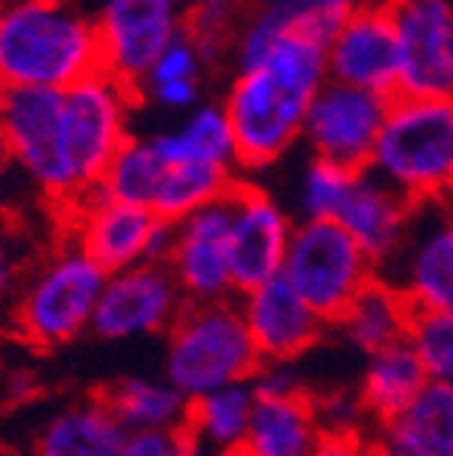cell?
<instances>
[{
    "mask_svg": "<svg viewBox=\"0 0 453 456\" xmlns=\"http://www.w3.org/2000/svg\"><path fill=\"white\" fill-rule=\"evenodd\" d=\"M326 83V45L285 32L257 61L232 67L222 108L232 121L241 178H260L301 146L305 114Z\"/></svg>",
    "mask_w": 453,
    "mask_h": 456,
    "instance_id": "obj_1",
    "label": "cell"
},
{
    "mask_svg": "<svg viewBox=\"0 0 453 456\" xmlns=\"http://www.w3.org/2000/svg\"><path fill=\"white\" fill-rule=\"evenodd\" d=\"M95 70L99 28L77 0H0V93H61Z\"/></svg>",
    "mask_w": 453,
    "mask_h": 456,
    "instance_id": "obj_2",
    "label": "cell"
},
{
    "mask_svg": "<svg viewBox=\"0 0 453 456\" xmlns=\"http://www.w3.org/2000/svg\"><path fill=\"white\" fill-rule=\"evenodd\" d=\"M105 279L108 273L93 256L61 238L16 285L7 307L13 336L32 352H57L89 336Z\"/></svg>",
    "mask_w": 453,
    "mask_h": 456,
    "instance_id": "obj_3",
    "label": "cell"
},
{
    "mask_svg": "<svg viewBox=\"0 0 453 456\" xmlns=\"http://www.w3.org/2000/svg\"><path fill=\"white\" fill-rule=\"evenodd\" d=\"M368 171L416 207L444 200L453 181V99L393 95Z\"/></svg>",
    "mask_w": 453,
    "mask_h": 456,
    "instance_id": "obj_4",
    "label": "cell"
},
{
    "mask_svg": "<svg viewBox=\"0 0 453 456\" xmlns=\"http://www.w3.org/2000/svg\"><path fill=\"white\" fill-rule=\"evenodd\" d=\"M162 339V374L187 399L248 384L263 364L238 298L187 305Z\"/></svg>",
    "mask_w": 453,
    "mask_h": 456,
    "instance_id": "obj_5",
    "label": "cell"
},
{
    "mask_svg": "<svg viewBox=\"0 0 453 456\" xmlns=\"http://www.w3.org/2000/svg\"><path fill=\"white\" fill-rule=\"evenodd\" d=\"M136 108L140 99L134 86L108 70H95L61 89V165L70 203L99 187L111 159L134 136Z\"/></svg>",
    "mask_w": 453,
    "mask_h": 456,
    "instance_id": "obj_6",
    "label": "cell"
},
{
    "mask_svg": "<svg viewBox=\"0 0 453 456\" xmlns=\"http://www.w3.org/2000/svg\"><path fill=\"white\" fill-rule=\"evenodd\" d=\"M375 276V260L336 219L295 222L283 279L326 323H334Z\"/></svg>",
    "mask_w": 453,
    "mask_h": 456,
    "instance_id": "obj_7",
    "label": "cell"
},
{
    "mask_svg": "<svg viewBox=\"0 0 453 456\" xmlns=\"http://www.w3.org/2000/svg\"><path fill=\"white\" fill-rule=\"evenodd\" d=\"M57 213H61L67 241L93 256L105 273H120L128 266L149 264V260H165L171 225L159 219L149 207L114 200L95 187Z\"/></svg>",
    "mask_w": 453,
    "mask_h": 456,
    "instance_id": "obj_8",
    "label": "cell"
},
{
    "mask_svg": "<svg viewBox=\"0 0 453 456\" xmlns=\"http://www.w3.org/2000/svg\"><path fill=\"white\" fill-rule=\"evenodd\" d=\"M0 156L54 209L70 203L61 165V93L4 89L0 93Z\"/></svg>",
    "mask_w": 453,
    "mask_h": 456,
    "instance_id": "obj_9",
    "label": "cell"
},
{
    "mask_svg": "<svg viewBox=\"0 0 453 456\" xmlns=\"http://www.w3.org/2000/svg\"><path fill=\"white\" fill-rule=\"evenodd\" d=\"M187 307L165 260L108 273L89 336L102 342H140L165 336Z\"/></svg>",
    "mask_w": 453,
    "mask_h": 456,
    "instance_id": "obj_10",
    "label": "cell"
},
{
    "mask_svg": "<svg viewBox=\"0 0 453 456\" xmlns=\"http://www.w3.org/2000/svg\"><path fill=\"white\" fill-rule=\"evenodd\" d=\"M292 232L295 216L289 203L260 178H238L228 193V254L235 292H248L283 273Z\"/></svg>",
    "mask_w": 453,
    "mask_h": 456,
    "instance_id": "obj_11",
    "label": "cell"
},
{
    "mask_svg": "<svg viewBox=\"0 0 453 456\" xmlns=\"http://www.w3.org/2000/svg\"><path fill=\"white\" fill-rule=\"evenodd\" d=\"M191 0H102L95 13L102 70L136 86L171 42L187 32Z\"/></svg>",
    "mask_w": 453,
    "mask_h": 456,
    "instance_id": "obj_12",
    "label": "cell"
},
{
    "mask_svg": "<svg viewBox=\"0 0 453 456\" xmlns=\"http://www.w3.org/2000/svg\"><path fill=\"white\" fill-rule=\"evenodd\" d=\"M397 36V95L453 99V0H381Z\"/></svg>",
    "mask_w": 453,
    "mask_h": 456,
    "instance_id": "obj_13",
    "label": "cell"
},
{
    "mask_svg": "<svg viewBox=\"0 0 453 456\" xmlns=\"http://www.w3.org/2000/svg\"><path fill=\"white\" fill-rule=\"evenodd\" d=\"M381 276L412 311H453V213L444 200L418 203L403 244Z\"/></svg>",
    "mask_w": 453,
    "mask_h": 456,
    "instance_id": "obj_14",
    "label": "cell"
},
{
    "mask_svg": "<svg viewBox=\"0 0 453 456\" xmlns=\"http://www.w3.org/2000/svg\"><path fill=\"white\" fill-rule=\"evenodd\" d=\"M390 95L326 79L311 99L301 130L305 152L365 171L387 118Z\"/></svg>",
    "mask_w": 453,
    "mask_h": 456,
    "instance_id": "obj_15",
    "label": "cell"
},
{
    "mask_svg": "<svg viewBox=\"0 0 453 456\" xmlns=\"http://www.w3.org/2000/svg\"><path fill=\"white\" fill-rule=\"evenodd\" d=\"M165 266L187 305L238 298L228 254V197L171 225Z\"/></svg>",
    "mask_w": 453,
    "mask_h": 456,
    "instance_id": "obj_16",
    "label": "cell"
},
{
    "mask_svg": "<svg viewBox=\"0 0 453 456\" xmlns=\"http://www.w3.org/2000/svg\"><path fill=\"white\" fill-rule=\"evenodd\" d=\"M238 307L263 362H301L330 333V323L283 279V273L238 295Z\"/></svg>",
    "mask_w": 453,
    "mask_h": 456,
    "instance_id": "obj_17",
    "label": "cell"
},
{
    "mask_svg": "<svg viewBox=\"0 0 453 456\" xmlns=\"http://www.w3.org/2000/svg\"><path fill=\"white\" fill-rule=\"evenodd\" d=\"M326 79L390 99L397 95V36L381 0H368L355 10L326 42Z\"/></svg>",
    "mask_w": 453,
    "mask_h": 456,
    "instance_id": "obj_18",
    "label": "cell"
},
{
    "mask_svg": "<svg viewBox=\"0 0 453 456\" xmlns=\"http://www.w3.org/2000/svg\"><path fill=\"white\" fill-rule=\"evenodd\" d=\"M412 213L416 203L409 197H403L399 191H393L390 184H383L381 178H375L368 168L358 171L352 191H349L346 203H342L340 222L349 235L355 238L365 254L375 260L377 273L383 270L390 256L397 254L403 244L406 232H409Z\"/></svg>",
    "mask_w": 453,
    "mask_h": 456,
    "instance_id": "obj_19",
    "label": "cell"
},
{
    "mask_svg": "<svg viewBox=\"0 0 453 456\" xmlns=\"http://www.w3.org/2000/svg\"><path fill=\"white\" fill-rule=\"evenodd\" d=\"M371 456H453V387L428 384L403 412L371 428Z\"/></svg>",
    "mask_w": 453,
    "mask_h": 456,
    "instance_id": "obj_20",
    "label": "cell"
},
{
    "mask_svg": "<svg viewBox=\"0 0 453 456\" xmlns=\"http://www.w3.org/2000/svg\"><path fill=\"white\" fill-rule=\"evenodd\" d=\"M124 425L99 393L77 396L48 415L32 435V456H118Z\"/></svg>",
    "mask_w": 453,
    "mask_h": 456,
    "instance_id": "obj_21",
    "label": "cell"
},
{
    "mask_svg": "<svg viewBox=\"0 0 453 456\" xmlns=\"http://www.w3.org/2000/svg\"><path fill=\"white\" fill-rule=\"evenodd\" d=\"M149 140L165 165H206V168L238 171L232 121L219 99H203L187 114H177L165 130L149 134Z\"/></svg>",
    "mask_w": 453,
    "mask_h": 456,
    "instance_id": "obj_22",
    "label": "cell"
},
{
    "mask_svg": "<svg viewBox=\"0 0 453 456\" xmlns=\"http://www.w3.org/2000/svg\"><path fill=\"white\" fill-rule=\"evenodd\" d=\"M412 317H416V311H412L409 301L377 273L355 295L352 305L330 323V330L346 349L358 352V355H371V352L403 342L409 336Z\"/></svg>",
    "mask_w": 453,
    "mask_h": 456,
    "instance_id": "obj_23",
    "label": "cell"
},
{
    "mask_svg": "<svg viewBox=\"0 0 453 456\" xmlns=\"http://www.w3.org/2000/svg\"><path fill=\"white\" fill-rule=\"evenodd\" d=\"M213 70L216 64L206 57V51L185 32L143 73V79L134 86L136 99H140V105L156 108L171 118L187 114L206 99V83H210Z\"/></svg>",
    "mask_w": 453,
    "mask_h": 456,
    "instance_id": "obj_24",
    "label": "cell"
},
{
    "mask_svg": "<svg viewBox=\"0 0 453 456\" xmlns=\"http://www.w3.org/2000/svg\"><path fill=\"white\" fill-rule=\"evenodd\" d=\"M320 435L311 390L257 396L244 447L257 456H311Z\"/></svg>",
    "mask_w": 453,
    "mask_h": 456,
    "instance_id": "obj_25",
    "label": "cell"
},
{
    "mask_svg": "<svg viewBox=\"0 0 453 456\" xmlns=\"http://www.w3.org/2000/svg\"><path fill=\"white\" fill-rule=\"evenodd\" d=\"M428 384L432 380H428L425 368H422L409 342L403 339L397 346L365 355L355 390H358L361 403L368 409L371 425H381V421L403 412Z\"/></svg>",
    "mask_w": 453,
    "mask_h": 456,
    "instance_id": "obj_26",
    "label": "cell"
},
{
    "mask_svg": "<svg viewBox=\"0 0 453 456\" xmlns=\"http://www.w3.org/2000/svg\"><path fill=\"white\" fill-rule=\"evenodd\" d=\"M124 431H169L185 428L191 399L165 374H128L99 390Z\"/></svg>",
    "mask_w": 453,
    "mask_h": 456,
    "instance_id": "obj_27",
    "label": "cell"
},
{
    "mask_svg": "<svg viewBox=\"0 0 453 456\" xmlns=\"http://www.w3.org/2000/svg\"><path fill=\"white\" fill-rule=\"evenodd\" d=\"M257 393L248 384H232L210 390L191 399L185 419V431L200 444L206 456H219L228 450L244 447L248 441L251 415H254Z\"/></svg>",
    "mask_w": 453,
    "mask_h": 456,
    "instance_id": "obj_28",
    "label": "cell"
},
{
    "mask_svg": "<svg viewBox=\"0 0 453 456\" xmlns=\"http://www.w3.org/2000/svg\"><path fill=\"white\" fill-rule=\"evenodd\" d=\"M238 171L226 168H206V165H169L159 181L156 200H152V213L162 222L175 225V222L187 219L197 209L219 203L232 193L238 184Z\"/></svg>",
    "mask_w": 453,
    "mask_h": 456,
    "instance_id": "obj_29",
    "label": "cell"
},
{
    "mask_svg": "<svg viewBox=\"0 0 453 456\" xmlns=\"http://www.w3.org/2000/svg\"><path fill=\"white\" fill-rule=\"evenodd\" d=\"M358 171L346 168L340 162L320 159L308 152L301 165L295 168L289 193V209L295 222H320V219H336L346 203L349 191H352Z\"/></svg>",
    "mask_w": 453,
    "mask_h": 456,
    "instance_id": "obj_30",
    "label": "cell"
},
{
    "mask_svg": "<svg viewBox=\"0 0 453 456\" xmlns=\"http://www.w3.org/2000/svg\"><path fill=\"white\" fill-rule=\"evenodd\" d=\"M165 168L169 165L159 156L152 140L134 134L105 168V175L99 181V191L114 200H124V203H140V207L152 209V200H156L159 181H162Z\"/></svg>",
    "mask_w": 453,
    "mask_h": 456,
    "instance_id": "obj_31",
    "label": "cell"
},
{
    "mask_svg": "<svg viewBox=\"0 0 453 456\" xmlns=\"http://www.w3.org/2000/svg\"><path fill=\"white\" fill-rule=\"evenodd\" d=\"M260 4L285 32L326 45L336 28L368 0H260Z\"/></svg>",
    "mask_w": 453,
    "mask_h": 456,
    "instance_id": "obj_32",
    "label": "cell"
},
{
    "mask_svg": "<svg viewBox=\"0 0 453 456\" xmlns=\"http://www.w3.org/2000/svg\"><path fill=\"white\" fill-rule=\"evenodd\" d=\"M248 0H191L187 10V36L206 51L216 67L226 64L235 32L244 20Z\"/></svg>",
    "mask_w": 453,
    "mask_h": 456,
    "instance_id": "obj_33",
    "label": "cell"
},
{
    "mask_svg": "<svg viewBox=\"0 0 453 456\" xmlns=\"http://www.w3.org/2000/svg\"><path fill=\"white\" fill-rule=\"evenodd\" d=\"M406 342L432 384L453 387V311H416Z\"/></svg>",
    "mask_w": 453,
    "mask_h": 456,
    "instance_id": "obj_34",
    "label": "cell"
},
{
    "mask_svg": "<svg viewBox=\"0 0 453 456\" xmlns=\"http://www.w3.org/2000/svg\"><path fill=\"white\" fill-rule=\"evenodd\" d=\"M314 412L324 428V435H371L368 409L361 403L355 387H326V390H311Z\"/></svg>",
    "mask_w": 453,
    "mask_h": 456,
    "instance_id": "obj_35",
    "label": "cell"
},
{
    "mask_svg": "<svg viewBox=\"0 0 453 456\" xmlns=\"http://www.w3.org/2000/svg\"><path fill=\"white\" fill-rule=\"evenodd\" d=\"M118 456H206L185 428L169 431H128Z\"/></svg>",
    "mask_w": 453,
    "mask_h": 456,
    "instance_id": "obj_36",
    "label": "cell"
},
{
    "mask_svg": "<svg viewBox=\"0 0 453 456\" xmlns=\"http://www.w3.org/2000/svg\"><path fill=\"white\" fill-rule=\"evenodd\" d=\"M251 387H254L257 396H283V393L308 390L295 362H263L251 378Z\"/></svg>",
    "mask_w": 453,
    "mask_h": 456,
    "instance_id": "obj_37",
    "label": "cell"
},
{
    "mask_svg": "<svg viewBox=\"0 0 453 456\" xmlns=\"http://www.w3.org/2000/svg\"><path fill=\"white\" fill-rule=\"evenodd\" d=\"M42 390V378H38L36 370L20 364V368H10L4 378H0V399L7 403V406H26L32 399L38 396Z\"/></svg>",
    "mask_w": 453,
    "mask_h": 456,
    "instance_id": "obj_38",
    "label": "cell"
},
{
    "mask_svg": "<svg viewBox=\"0 0 453 456\" xmlns=\"http://www.w3.org/2000/svg\"><path fill=\"white\" fill-rule=\"evenodd\" d=\"M22 273H26V266H22L20 250L13 248V241L7 235H0V314L4 317H7V307L13 301Z\"/></svg>",
    "mask_w": 453,
    "mask_h": 456,
    "instance_id": "obj_39",
    "label": "cell"
},
{
    "mask_svg": "<svg viewBox=\"0 0 453 456\" xmlns=\"http://www.w3.org/2000/svg\"><path fill=\"white\" fill-rule=\"evenodd\" d=\"M311 456H371L368 435H320Z\"/></svg>",
    "mask_w": 453,
    "mask_h": 456,
    "instance_id": "obj_40",
    "label": "cell"
},
{
    "mask_svg": "<svg viewBox=\"0 0 453 456\" xmlns=\"http://www.w3.org/2000/svg\"><path fill=\"white\" fill-rule=\"evenodd\" d=\"M7 168L10 165L4 162V156H0V209H4V181H7Z\"/></svg>",
    "mask_w": 453,
    "mask_h": 456,
    "instance_id": "obj_41",
    "label": "cell"
},
{
    "mask_svg": "<svg viewBox=\"0 0 453 456\" xmlns=\"http://www.w3.org/2000/svg\"><path fill=\"white\" fill-rule=\"evenodd\" d=\"M219 456H257V453H251L248 447H238V450H228V453H219Z\"/></svg>",
    "mask_w": 453,
    "mask_h": 456,
    "instance_id": "obj_42",
    "label": "cell"
},
{
    "mask_svg": "<svg viewBox=\"0 0 453 456\" xmlns=\"http://www.w3.org/2000/svg\"><path fill=\"white\" fill-rule=\"evenodd\" d=\"M444 207L453 213V181H450V187H447V193H444Z\"/></svg>",
    "mask_w": 453,
    "mask_h": 456,
    "instance_id": "obj_43",
    "label": "cell"
}]
</instances>
